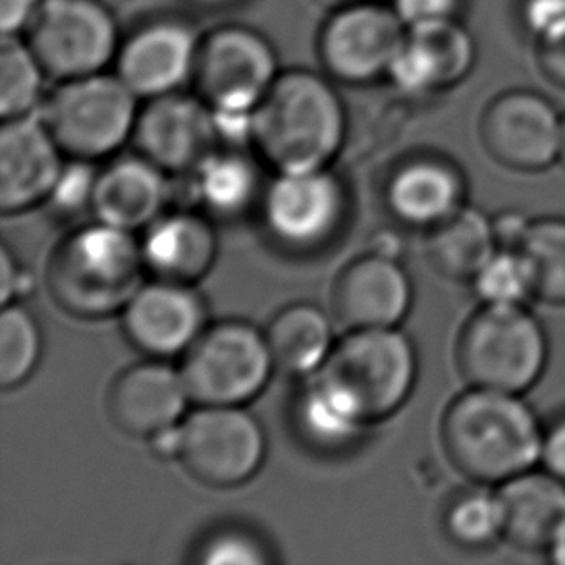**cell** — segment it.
Wrapping results in <instances>:
<instances>
[{
	"mask_svg": "<svg viewBox=\"0 0 565 565\" xmlns=\"http://www.w3.org/2000/svg\"><path fill=\"white\" fill-rule=\"evenodd\" d=\"M268 348L275 367L290 375H307L322 367L332 352L329 317L311 303H294L268 324Z\"/></svg>",
	"mask_w": 565,
	"mask_h": 565,
	"instance_id": "484cf974",
	"label": "cell"
},
{
	"mask_svg": "<svg viewBox=\"0 0 565 565\" xmlns=\"http://www.w3.org/2000/svg\"><path fill=\"white\" fill-rule=\"evenodd\" d=\"M167 172L146 157H126L103 170L93 191L92 211L116 228H146L169 203Z\"/></svg>",
	"mask_w": 565,
	"mask_h": 565,
	"instance_id": "603a6c76",
	"label": "cell"
},
{
	"mask_svg": "<svg viewBox=\"0 0 565 565\" xmlns=\"http://www.w3.org/2000/svg\"><path fill=\"white\" fill-rule=\"evenodd\" d=\"M479 306H527L535 299L533 276L520 249H497L469 280Z\"/></svg>",
	"mask_w": 565,
	"mask_h": 565,
	"instance_id": "4dcf8cb0",
	"label": "cell"
},
{
	"mask_svg": "<svg viewBox=\"0 0 565 565\" xmlns=\"http://www.w3.org/2000/svg\"><path fill=\"white\" fill-rule=\"evenodd\" d=\"M348 211L342 182L329 169L280 172L268 185L263 214L278 244L311 252L337 236Z\"/></svg>",
	"mask_w": 565,
	"mask_h": 565,
	"instance_id": "4fadbf2b",
	"label": "cell"
},
{
	"mask_svg": "<svg viewBox=\"0 0 565 565\" xmlns=\"http://www.w3.org/2000/svg\"><path fill=\"white\" fill-rule=\"evenodd\" d=\"M469 184L463 169L440 153L407 157L390 172L384 199L404 226L433 230L467 206Z\"/></svg>",
	"mask_w": 565,
	"mask_h": 565,
	"instance_id": "ac0fdd59",
	"label": "cell"
},
{
	"mask_svg": "<svg viewBox=\"0 0 565 565\" xmlns=\"http://www.w3.org/2000/svg\"><path fill=\"white\" fill-rule=\"evenodd\" d=\"M280 72L275 46L260 31L228 23L201 35L191 89L213 113L253 115Z\"/></svg>",
	"mask_w": 565,
	"mask_h": 565,
	"instance_id": "52a82bcc",
	"label": "cell"
},
{
	"mask_svg": "<svg viewBox=\"0 0 565 565\" xmlns=\"http://www.w3.org/2000/svg\"><path fill=\"white\" fill-rule=\"evenodd\" d=\"M521 22L536 39L565 22V0H523Z\"/></svg>",
	"mask_w": 565,
	"mask_h": 565,
	"instance_id": "f35d334b",
	"label": "cell"
},
{
	"mask_svg": "<svg viewBox=\"0 0 565 565\" xmlns=\"http://www.w3.org/2000/svg\"><path fill=\"white\" fill-rule=\"evenodd\" d=\"M62 154L39 113L2 120L0 211L22 213L49 199L64 169Z\"/></svg>",
	"mask_w": 565,
	"mask_h": 565,
	"instance_id": "d6986e66",
	"label": "cell"
},
{
	"mask_svg": "<svg viewBox=\"0 0 565 565\" xmlns=\"http://www.w3.org/2000/svg\"><path fill=\"white\" fill-rule=\"evenodd\" d=\"M369 247H371V253H375V255L388 257V259H397V255L402 252V239L394 232L384 230V232H379V234L373 236Z\"/></svg>",
	"mask_w": 565,
	"mask_h": 565,
	"instance_id": "ee69618b",
	"label": "cell"
},
{
	"mask_svg": "<svg viewBox=\"0 0 565 565\" xmlns=\"http://www.w3.org/2000/svg\"><path fill=\"white\" fill-rule=\"evenodd\" d=\"M41 332L33 315L22 306L8 303L0 315V386H20L38 367Z\"/></svg>",
	"mask_w": 565,
	"mask_h": 565,
	"instance_id": "1f68e13d",
	"label": "cell"
},
{
	"mask_svg": "<svg viewBox=\"0 0 565 565\" xmlns=\"http://www.w3.org/2000/svg\"><path fill=\"white\" fill-rule=\"evenodd\" d=\"M20 275H22V270H18L12 255L4 245L0 249V303L2 307L12 303L15 296V284L20 280Z\"/></svg>",
	"mask_w": 565,
	"mask_h": 565,
	"instance_id": "7bdbcfd3",
	"label": "cell"
},
{
	"mask_svg": "<svg viewBox=\"0 0 565 565\" xmlns=\"http://www.w3.org/2000/svg\"><path fill=\"white\" fill-rule=\"evenodd\" d=\"M190 399L182 373L149 361L116 379L108 392V417L126 435L153 436L178 425Z\"/></svg>",
	"mask_w": 565,
	"mask_h": 565,
	"instance_id": "44dd1931",
	"label": "cell"
},
{
	"mask_svg": "<svg viewBox=\"0 0 565 565\" xmlns=\"http://www.w3.org/2000/svg\"><path fill=\"white\" fill-rule=\"evenodd\" d=\"M536 61L544 76L565 89V22L536 39Z\"/></svg>",
	"mask_w": 565,
	"mask_h": 565,
	"instance_id": "8d00e7d4",
	"label": "cell"
},
{
	"mask_svg": "<svg viewBox=\"0 0 565 565\" xmlns=\"http://www.w3.org/2000/svg\"><path fill=\"white\" fill-rule=\"evenodd\" d=\"M199 564L260 565L270 562L265 544L244 529H222L199 546Z\"/></svg>",
	"mask_w": 565,
	"mask_h": 565,
	"instance_id": "836d02e7",
	"label": "cell"
},
{
	"mask_svg": "<svg viewBox=\"0 0 565 565\" xmlns=\"http://www.w3.org/2000/svg\"><path fill=\"white\" fill-rule=\"evenodd\" d=\"M562 120L548 97L512 89L490 100L479 126L484 151L502 169L539 174L558 164Z\"/></svg>",
	"mask_w": 565,
	"mask_h": 565,
	"instance_id": "7c38bea8",
	"label": "cell"
},
{
	"mask_svg": "<svg viewBox=\"0 0 565 565\" xmlns=\"http://www.w3.org/2000/svg\"><path fill=\"white\" fill-rule=\"evenodd\" d=\"M141 249L147 270L159 280L193 284L213 267L216 236L203 216L178 211L149 224Z\"/></svg>",
	"mask_w": 565,
	"mask_h": 565,
	"instance_id": "cb8c5ba5",
	"label": "cell"
},
{
	"mask_svg": "<svg viewBox=\"0 0 565 565\" xmlns=\"http://www.w3.org/2000/svg\"><path fill=\"white\" fill-rule=\"evenodd\" d=\"M296 419L309 443L330 450L353 443L361 435L360 428L338 415L311 384L299 396Z\"/></svg>",
	"mask_w": 565,
	"mask_h": 565,
	"instance_id": "d6a6232c",
	"label": "cell"
},
{
	"mask_svg": "<svg viewBox=\"0 0 565 565\" xmlns=\"http://www.w3.org/2000/svg\"><path fill=\"white\" fill-rule=\"evenodd\" d=\"M45 0H0L2 35H25Z\"/></svg>",
	"mask_w": 565,
	"mask_h": 565,
	"instance_id": "60d3db41",
	"label": "cell"
},
{
	"mask_svg": "<svg viewBox=\"0 0 565 565\" xmlns=\"http://www.w3.org/2000/svg\"><path fill=\"white\" fill-rule=\"evenodd\" d=\"M497 249L489 214L473 206H463L448 221L428 230L425 244L428 263L438 275L467 284Z\"/></svg>",
	"mask_w": 565,
	"mask_h": 565,
	"instance_id": "d4e9b609",
	"label": "cell"
},
{
	"mask_svg": "<svg viewBox=\"0 0 565 565\" xmlns=\"http://www.w3.org/2000/svg\"><path fill=\"white\" fill-rule=\"evenodd\" d=\"M317 4H321V7L327 8V10H337V8L344 7V4H350V2H358V0H315Z\"/></svg>",
	"mask_w": 565,
	"mask_h": 565,
	"instance_id": "bcb514c9",
	"label": "cell"
},
{
	"mask_svg": "<svg viewBox=\"0 0 565 565\" xmlns=\"http://www.w3.org/2000/svg\"><path fill=\"white\" fill-rule=\"evenodd\" d=\"M348 115L324 72L282 70L253 115L252 146L280 172L329 169L344 146Z\"/></svg>",
	"mask_w": 565,
	"mask_h": 565,
	"instance_id": "7a4b0ae2",
	"label": "cell"
},
{
	"mask_svg": "<svg viewBox=\"0 0 565 565\" xmlns=\"http://www.w3.org/2000/svg\"><path fill=\"white\" fill-rule=\"evenodd\" d=\"M182 446H184L182 425L162 428V430L151 436V450L157 454V458H180L182 456Z\"/></svg>",
	"mask_w": 565,
	"mask_h": 565,
	"instance_id": "b9f144b4",
	"label": "cell"
},
{
	"mask_svg": "<svg viewBox=\"0 0 565 565\" xmlns=\"http://www.w3.org/2000/svg\"><path fill=\"white\" fill-rule=\"evenodd\" d=\"M490 222L498 249H520L523 239L527 237L533 218H529L527 214L521 213L518 209H505L492 214Z\"/></svg>",
	"mask_w": 565,
	"mask_h": 565,
	"instance_id": "ab89813d",
	"label": "cell"
},
{
	"mask_svg": "<svg viewBox=\"0 0 565 565\" xmlns=\"http://www.w3.org/2000/svg\"><path fill=\"white\" fill-rule=\"evenodd\" d=\"M182 463L199 482L232 489L249 481L265 459V433L239 405H201L182 423Z\"/></svg>",
	"mask_w": 565,
	"mask_h": 565,
	"instance_id": "8fae6325",
	"label": "cell"
},
{
	"mask_svg": "<svg viewBox=\"0 0 565 565\" xmlns=\"http://www.w3.org/2000/svg\"><path fill=\"white\" fill-rule=\"evenodd\" d=\"M126 337L159 360L188 352L205 327V303L190 284L157 280L141 286L124 307Z\"/></svg>",
	"mask_w": 565,
	"mask_h": 565,
	"instance_id": "e0dca14e",
	"label": "cell"
},
{
	"mask_svg": "<svg viewBox=\"0 0 565 565\" xmlns=\"http://www.w3.org/2000/svg\"><path fill=\"white\" fill-rule=\"evenodd\" d=\"M520 252L533 276L535 299L565 307V216L535 218Z\"/></svg>",
	"mask_w": 565,
	"mask_h": 565,
	"instance_id": "f546056e",
	"label": "cell"
},
{
	"mask_svg": "<svg viewBox=\"0 0 565 565\" xmlns=\"http://www.w3.org/2000/svg\"><path fill=\"white\" fill-rule=\"evenodd\" d=\"M188 174L191 199L221 216L244 213L257 195V169L239 149L216 147Z\"/></svg>",
	"mask_w": 565,
	"mask_h": 565,
	"instance_id": "4316f807",
	"label": "cell"
},
{
	"mask_svg": "<svg viewBox=\"0 0 565 565\" xmlns=\"http://www.w3.org/2000/svg\"><path fill=\"white\" fill-rule=\"evenodd\" d=\"M198 2L205 4V7H224V4H230L234 0H198Z\"/></svg>",
	"mask_w": 565,
	"mask_h": 565,
	"instance_id": "c3c4849f",
	"label": "cell"
},
{
	"mask_svg": "<svg viewBox=\"0 0 565 565\" xmlns=\"http://www.w3.org/2000/svg\"><path fill=\"white\" fill-rule=\"evenodd\" d=\"M141 99L115 70L56 82L39 115L62 153L97 161L134 138Z\"/></svg>",
	"mask_w": 565,
	"mask_h": 565,
	"instance_id": "8992f818",
	"label": "cell"
},
{
	"mask_svg": "<svg viewBox=\"0 0 565 565\" xmlns=\"http://www.w3.org/2000/svg\"><path fill=\"white\" fill-rule=\"evenodd\" d=\"M477 62V43L459 20L409 28L390 66V84L423 97L461 84Z\"/></svg>",
	"mask_w": 565,
	"mask_h": 565,
	"instance_id": "2e32d148",
	"label": "cell"
},
{
	"mask_svg": "<svg viewBox=\"0 0 565 565\" xmlns=\"http://www.w3.org/2000/svg\"><path fill=\"white\" fill-rule=\"evenodd\" d=\"M419 361L396 329L353 330L330 352L313 388L353 427L386 419L412 396Z\"/></svg>",
	"mask_w": 565,
	"mask_h": 565,
	"instance_id": "3957f363",
	"label": "cell"
},
{
	"mask_svg": "<svg viewBox=\"0 0 565 565\" xmlns=\"http://www.w3.org/2000/svg\"><path fill=\"white\" fill-rule=\"evenodd\" d=\"M443 531L458 551L484 554L505 543L504 508L497 487L458 490L443 510Z\"/></svg>",
	"mask_w": 565,
	"mask_h": 565,
	"instance_id": "83f0119b",
	"label": "cell"
},
{
	"mask_svg": "<svg viewBox=\"0 0 565 565\" xmlns=\"http://www.w3.org/2000/svg\"><path fill=\"white\" fill-rule=\"evenodd\" d=\"M546 558L551 559L552 564L565 565V527L546 552Z\"/></svg>",
	"mask_w": 565,
	"mask_h": 565,
	"instance_id": "f6af8a7d",
	"label": "cell"
},
{
	"mask_svg": "<svg viewBox=\"0 0 565 565\" xmlns=\"http://www.w3.org/2000/svg\"><path fill=\"white\" fill-rule=\"evenodd\" d=\"M146 268L134 232L99 222L62 239L49 260L46 284L62 311L77 319H103L130 303Z\"/></svg>",
	"mask_w": 565,
	"mask_h": 565,
	"instance_id": "277c9868",
	"label": "cell"
},
{
	"mask_svg": "<svg viewBox=\"0 0 565 565\" xmlns=\"http://www.w3.org/2000/svg\"><path fill=\"white\" fill-rule=\"evenodd\" d=\"M22 38L54 84L107 72L122 43L103 0H45Z\"/></svg>",
	"mask_w": 565,
	"mask_h": 565,
	"instance_id": "ba28073f",
	"label": "cell"
},
{
	"mask_svg": "<svg viewBox=\"0 0 565 565\" xmlns=\"http://www.w3.org/2000/svg\"><path fill=\"white\" fill-rule=\"evenodd\" d=\"M456 367L467 386L527 394L551 361V338L527 306H479L456 340Z\"/></svg>",
	"mask_w": 565,
	"mask_h": 565,
	"instance_id": "5b68a950",
	"label": "cell"
},
{
	"mask_svg": "<svg viewBox=\"0 0 565 565\" xmlns=\"http://www.w3.org/2000/svg\"><path fill=\"white\" fill-rule=\"evenodd\" d=\"M97 177L99 174L93 172L89 161L74 159L72 164H64L61 178L49 195L54 213L76 216L84 213L85 209H92Z\"/></svg>",
	"mask_w": 565,
	"mask_h": 565,
	"instance_id": "e575fe53",
	"label": "cell"
},
{
	"mask_svg": "<svg viewBox=\"0 0 565 565\" xmlns=\"http://www.w3.org/2000/svg\"><path fill=\"white\" fill-rule=\"evenodd\" d=\"M544 420L523 394L467 386L440 423L450 466L475 484L500 487L541 466Z\"/></svg>",
	"mask_w": 565,
	"mask_h": 565,
	"instance_id": "6da1fadb",
	"label": "cell"
},
{
	"mask_svg": "<svg viewBox=\"0 0 565 565\" xmlns=\"http://www.w3.org/2000/svg\"><path fill=\"white\" fill-rule=\"evenodd\" d=\"M134 141L141 157L172 174H188L221 147L213 110L185 89L141 100Z\"/></svg>",
	"mask_w": 565,
	"mask_h": 565,
	"instance_id": "9a60e30c",
	"label": "cell"
},
{
	"mask_svg": "<svg viewBox=\"0 0 565 565\" xmlns=\"http://www.w3.org/2000/svg\"><path fill=\"white\" fill-rule=\"evenodd\" d=\"M332 303L348 329H396L412 309V280L397 259L369 253L342 270Z\"/></svg>",
	"mask_w": 565,
	"mask_h": 565,
	"instance_id": "ffe728a7",
	"label": "cell"
},
{
	"mask_svg": "<svg viewBox=\"0 0 565 565\" xmlns=\"http://www.w3.org/2000/svg\"><path fill=\"white\" fill-rule=\"evenodd\" d=\"M43 64L22 35H2L0 41V116L2 120L38 115L49 87Z\"/></svg>",
	"mask_w": 565,
	"mask_h": 565,
	"instance_id": "f1b7e54d",
	"label": "cell"
},
{
	"mask_svg": "<svg viewBox=\"0 0 565 565\" xmlns=\"http://www.w3.org/2000/svg\"><path fill=\"white\" fill-rule=\"evenodd\" d=\"M504 508L505 543L544 554L565 527V484L539 466L497 487Z\"/></svg>",
	"mask_w": 565,
	"mask_h": 565,
	"instance_id": "7402d4cb",
	"label": "cell"
},
{
	"mask_svg": "<svg viewBox=\"0 0 565 565\" xmlns=\"http://www.w3.org/2000/svg\"><path fill=\"white\" fill-rule=\"evenodd\" d=\"M405 33L392 4L358 0L330 10L317 38L322 72L334 84L352 87L386 79Z\"/></svg>",
	"mask_w": 565,
	"mask_h": 565,
	"instance_id": "30bf717a",
	"label": "cell"
},
{
	"mask_svg": "<svg viewBox=\"0 0 565 565\" xmlns=\"http://www.w3.org/2000/svg\"><path fill=\"white\" fill-rule=\"evenodd\" d=\"M392 8L409 30L427 23L459 20L463 0H392Z\"/></svg>",
	"mask_w": 565,
	"mask_h": 565,
	"instance_id": "d590c367",
	"label": "cell"
},
{
	"mask_svg": "<svg viewBox=\"0 0 565 565\" xmlns=\"http://www.w3.org/2000/svg\"><path fill=\"white\" fill-rule=\"evenodd\" d=\"M201 35L180 18H157L122 38L113 70L139 99L191 87Z\"/></svg>",
	"mask_w": 565,
	"mask_h": 565,
	"instance_id": "5bb4252c",
	"label": "cell"
},
{
	"mask_svg": "<svg viewBox=\"0 0 565 565\" xmlns=\"http://www.w3.org/2000/svg\"><path fill=\"white\" fill-rule=\"evenodd\" d=\"M558 164L562 169H565V115L562 120V139H559V159Z\"/></svg>",
	"mask_w": 565,
	"mask_h": 565,
	"instance_id": "7dc6e473",
	"label": "cell"
},
{
	"mask_svg": "<svg viewBox=\"0 0 565 565\" xmlns=\"http://www.w3.org/2000/svg\"><path fill=\"white\" fill-rule=\"evenodd\" d=\"M541 467L565 484V407L544 423Z\"/></svg>",
	"mask_w": 565,
	"mask_h": 565,
	"instance_id": "74e56055",
	"label": "cell"
},
{
	"mask_svg": "<svg viewBox=\"0 0 565 565\" xmlns=\"http://www.w3.org/2000/svg\"><path fill=\"white\" fill-rule=\"evenodd\" d=\"M273 367L267 337L252 324L230 321L203 330L180 373L199 405H244L267 386Z\"/></svg>",
	"mask_w": 565,
	"mask_h": 565,
	"instance_id": "9c48e42d",
	"label": "cell"
}]
</instances>
